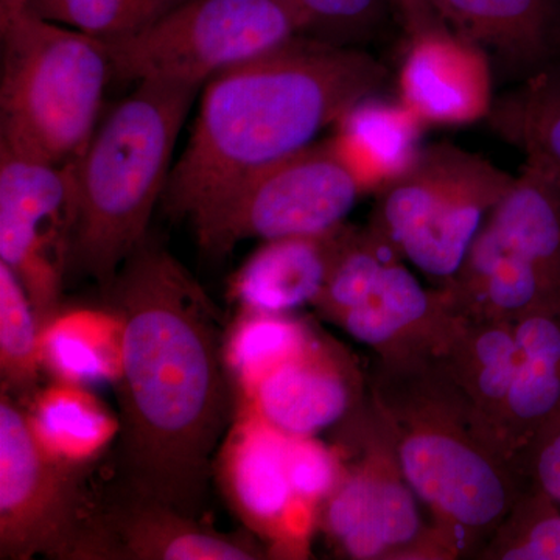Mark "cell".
Masks as SVG:
<instances>
[{
  "label": "cell",
  "mask_w": 560,
  "mask_h": 560,
  "mask_svg": "<svg viewBox=\"0 0 560 560\" xmlns=\"http://www.w3.org/2000/svg\"><path fill=\"white\" fill-rule=\"evenodd\" d=\"M289 440L248 407L228 431L213 474L232 511L278 552L294 555L307 540L316 508L294 495L289 475Z\"/></svg>",
  "instance_id": "7c38bea8"
},
{
  "label": "cell",
  "mask_w": 560,
  "mask_h": 560,
  "mask_svg": "<svg viewBox=\"0 0 560 560\" xmlns=\"http://www.w3.org/2000/svg\"><path fill=\"white\" fill-rule=\"evenodd\" d=\"M453 315L447 291L425 289L397 253L383 265L363 300L331 323L374 350L377 359H407L434 355Z\"/></svg>",
  "instance_id": "2e32d148"
},
{
  "label": "cell",
  "mask_w": 560,
  "mask_h": 560,
  "mask_svg": "<svg viewBox=\"0 0 560 560\" xmlns=\"http://www.w3.org/2000/svg\"><path fill=\"white\" fill-rule=\"evenodd\" d=\"M514 175L448 142L423 147L410 171L378 191L370 226L427 278L447 285Z\"/></svg>",
  "instance_id": "8992f818"
},
{
  "label": "cell",
  "mask_w": 560,
  "mask_h": 560,
  "mask_svg": "<svg viewBox=\"0 0 560 560\" xmlns=\"http://www.w3.org/2000/svg\"><path fill=\"white\" fill-rule=\"evenodd\" d=\"M370 411L448 559H477L525 486L475 427L469 401L434 355L377 359Z\"/></svg>",
  "instance_id": "3957f363"
},
{
  "label": "cell",
  "mask_w": 560,
  "mask_h": 560,
  "mask_svg": "<svg viewBox=\"0 0 560 560\" xmlns=\"http://www.w3.org/2000/svg\"><path fill=\"white\" fill-rule=\"evenodd\" d=\"M39 324L27 291L0 261V377L2 390L28 396L43 371Z\"/></svg>",
  "instance_id": "83f0119b"
},
{
  "label": "cell",
  "mask_w": 560,
  "mask_h": 560,
  "mask_svg": "<svg viewBox=\"0 0 560 560\" xmlns=\"http://www.w3.org/2000/svg\"><path fill=\"white\" fill-rule=\"evenodd\" d=\"M515 324L517 366L501 423V447L515 464L560 411V301L528 313Z\"/></svg>",
  "instance_id": "7402d4cb"
},
{
  "label": "cell",
  "mask_w": 560,
  "mask_h": 560,
  "mask_svg": "<svg viewBox=\"0 0 560 560\" xmlns=\"http://www.w3.org/2000/svg\"><path fill=\"white\" fill-rule=\"evenodd\" d=\"M307 22L308 36L340 44L368 35L377 27L386 0H293Z\"/></svg>",
  "instance_id": "4dcf8cb0"
},
{
  "label": "cell",
  "mask_w": 560,
  "mask_h": 560,
  "mask_svg": "<svg viewBox=\"0 0 560 560\" xmlns=\"http://www.w3.org/2000/svg\"><path fill=\"white\" fill-rule=\"evenodd\" d=\"M329 142L363 194H378L418 161L422 124L400 101L377 94L353 103L334 124Z\"/></svg>",
  "instance_id": "ffe728a7"
},
{
  "label": "cell",
  "mask_w": 560,
  "mask_h": 560,
  "mask_svg": "<svg viewBox=\"0 0 560 560\" xmlns=\"http://www.w3.org/2000/svg\"><path fill=\"white\" fill-rule=\"evenodd\" d=\"M515 467L523 481L560 504V411L518 453Z\"/></svg>",
  "instance_id": "d6a6232c"
},
{
  "label": "cell",
  "mask_w": 560,
  "mask_h": 560,
  "mask_svg": "<svg viewBox=\"0 0 560 560\" xmlns=\"http://www.w3.org/2000/svg\"><path fill=\"white\" fill-rule=\"evenodd\" d=\"M492 130L525 156L560 173V70L541 69L503 95L489 114Z\"/></svg>",
  "instance_id": "484cf974"
},
{
  "label": "cell",
  "mask_w": 560,
  "mask_h": 560,
  "mask_svg": "<svg viewBox=\"0 0 560 560\" xmlns=\"http://www.w3.org/2000/svg\"><path fill=\"white\" fill-rule=\"evenodd\" d=\"M442 289L456 311L510 323L560 301V282L512 253L486 226L455 278Z\"/></svg>",
  "instance_id": "44dd1931"
},
{
  "label": "cell",
  "mask_w": 560,
  "mask_h": 560,
  "mask_svg": "<svg viewBox=\"0 0 560 560\" xmlns=\"http://www.w3.org/2000/svg\"><path fill=\"white\" fill-rule=\"evenodd\" d=\"M75 226L73 162L0 147V261L27 291L39 329L60 313Z\"/></svg>",
  "instance_id": "30bf717a"
},
{
  "label": "cell",
  "mask_w": 560,
  "mask_h": 560,
  "mask_svg": "<svg viewBox=\"0 0 560 560\" xmlns=\"http://www.w3.org/2000/svg\"><path fill=\"white\" fill-rule=\"evenodd\" d=\"M77 467L51 458L11 394L0 396V559H80L92 517Z\"/></svg>",
  "instance_id": "8fae6325"
},
{
  "label": "cell",
  "mask_w": 560,
  "mask_h": 560,
  "mask_svg": "<svg viewBox=\"0 0 560 560\" xmlns=\"http://www.w3.org/2000/svg\"><path fill=\"white\" fill-rule=\"evenodd\" d=\"M245 401L283 433L315 436L352 418L363 405V381L345 349L315 335L304 352L270 372Z\"/></svg>",
  "instance_id": "9a60e30c"
},
{
  "label": "cell",
  "mask_w": 560,
  "mask_h": 560,
  "mask_svg": "<svg viewBox=\"0 0 560 560\" xmlns=\"http://www.w3.org/2000/svg\"><path fill=\"white\" fill-rule=\"evenodd\" d=\"M267 552L246 536H230L160 501L130 493L98 512L81 559L254 560Z\"/></svg>",
  "instance_id": "5bb4252c"
},
{
  "label": "cell",
  "mask_w": 560,
  "mask_h": 560,
  "mask_svg": "<svg viewBox=\"0 0 560 560\" xmlns=\"http://www.w3.org/2000/svg\"><path fill=\"white\" fill-rule=\"evenodd\" d=\"M477 559L560 560L558 501L525 482Z\"/></svg>",
  "instance_id": "f1b7e54d"
},
{
  "label": "cell",
  "mask_w": 560,
  "mask_h": 560,
  "mask_svg": "<svg viewBox=\"0 0 560 560\" xmlns=\"http://www.w3.org/2000/svg\"><path fill=\"white\" fill-rule=\"evenodd\" d=\"M361 429L359 459L342 467L320 504V529L334 550L353 560H451L370 410Z\"/></svg>",
  "instance_id": "9c48e42d"
},
{
  "label": "cell",
  "mask_w": 560,
  "mask_h": 560,
  "mask_svg": "<svg viewBox=\"0 0 560 560\" xmlns=\"http://www.w3.org/2000/svg\"><path fill=\"white\" fill-rule=\"evenodd\" d=\"M361 195L324 140L248 176L189 221L202 250L223 256L250 238L267 242L338 230Z\"/></svg>",
  "instance_id": "ba28073f"
},
{
  "label": "cell",
  "mask_w": 560,
  "mask_h": 560,
  "mask_svg": "<svg viewBox=\"0 0 560 560\" xmlns=\"http://www.w3.org/2000/svg\"><path fill=\"white\" fill-rule=\"evenodd\" d=\"M0 147L70 164L102 120L108 44L25 11L0 31Z\"/></svg>",
  "instance_id": "5b68a950"
},
{
  "label": "cell",
  "mask_w": 560,
  "mask_h": 560,
  "mask_svg": "<svg viewBox=\"0 0 560 560\" xmlns=\"http://www.w3.org/2000/svg\"><path fill=\"white\" fill-rule=\"evenodd\" d=\"M202 88L176 81H140L102 117L73 161L77 226L70 270L103 291L147 241L151 217L164 198L180 128Z\"/></svg>",
  "instance_id": "277c9868"
},
{
  "label": "cell",
  "mask_w": 560,
  "mask_h": 560,
  "mask_svg": "<svg viewBox=\"0 0 560 560\" xmlns=\"http://www.w3.org/2000/svg\"><path fill=\"white\" fill-rule=\"evenodd\" d=\"M304 36L307 22L293 0H184L143 31L105 43L114 79L205 88Z\"/></svg>",
  "instance_id": "52a82bcc"
},
{
  "label": "cell",
  "mask_w": 560,
  "mask_h": 560,
  "mask_svg": "<svg viewBox=\"0 0 560 560\" xmlns=\"http://www.w3.org/2000/svg\"><path fill=\"white\" fill-rule=\"evenodd\" d=\"M224 338V360L242 399L270 372L300 355L315 331L287 313L243 312Z\"/></svg>",
  "instance_id": "4316f807"
},
{
  "label": "cell",
  "mask_w": 560,
  "mask_h": 560,
  "mask_svg": "<svg viewBox=\"0 0 560 560\" xmlns=\"http://www.w3.org/2000/svg\"><path fill=\"white\" fill-rule=\"evenodd\" d=\"M453 311L451 329L434 357L469 401L482 440L508 459L501 447V423L517 366L515 324Z\"/></svg>",
  "instance_id": "e0dca14e"
},
{
  "label": "cell",
  "mask_w": 560,
  "mask_h": 560,
  "mask_svg": "<svg viewBox=\"0 0 560 560\" xmlns=\"http://www.w3.org/2000/svg\"><path fill=\"white\" fill-rule=\"evenodd\" d=\"M40 364L58 382L117 385L124 364L119 313L79 308L58 313L39 335Z\"/></svg>",
  "instance_id": "cb8c5ba5"
},
{
  "label": "cell",
  "mask_w": 560,
  "mask_h": 560,
  "mask_svg": "<svg viewBox=\"0 0 560 560\" xmlns=\"http://www.w3.org/2000/svg\"><path fill=\"white\" fill-rule=\"evenodd\" d=\"M28 0H0V31L27 11Z\"/></svg>",
  "instance_id": "e575fe53"
},
{
  "label": "cell",
  "mask_w": 560,
  "mask_h": 560,
  "mask_svg": "<svg viewBox=\"0 0 560 560\" xmlns=\"http://www.w3.org/2000/svg\"><path fill=\"white\" fill-rule=\"evenodd\" d=\"M408 38L399 101L425 127H466L489 117L495 101L488 51L444 24Z\"/></svg>",
  "instance_id": "4fadbf2b"
},
{
  "label": "cell",
  "mask_w": 560,
  "mask_h": 560,
  "mask_svg": "<svg viewBox=\"0 0 560 560\" xmlns=\"http://www.w3.org/2000/svg\"><path fill=\"white\" fill-rule=\"evenodd\" d=\"M485 226L512 253L560 282V173L526 156Z\"/></svg>",
  "instance_id": "603a6c76"
},
{
  "label": "cell",
  "mask_w": 560,
  "mask_h": 560,
  "mask_svg": "<svg viewBox=\"0 0 560 560\" xmlns=\"http://www.w3.org/2000/svg\"><path fill=\"white\" fill-rule=\"evenodd\" d=\"M386 79L371 55L311 36L213 77L173 165L165 210L189 220L248 176L311 147Z\"/></svg>",
  "instance_id": "7a4b0ae2"
},
{
  "label": "cell",
  "mask_w": 560,
  "mask_h": 560,
  "mask_svg": "<svg viewBox=\"0 0 560 560\" xmlns=\"http://www.w3.org/2000/svg\"><path fill=\"white\" fill-rule=\"evenodd\" d=\"M386 2L408 36L418 35L441 24L434 16L429 0H386Z\"/></svg>",
  "instance_id": "836d02e7"
},
{
  "label": "cell",
  "mask_w": 560,
  "mask_h": 560,
  "mask_svg": "<svg viewBox=\"0 0 560 560\" xmlns=\"http://www.w3.org/2000/svg\"><path fill=\"white\" fill-rule=\"evenodd\" d=\"M338 456L315 436H290L289 475L294 495L302 503L318 508L340 481Z\"/></svg>",
  "instance_id": "1f68e13d"
},
{
  "label": "cell",
  "mask_w": 560,
  "mask_h": 560,
  "mask_svg": "<svg viewBox=\"0 0 560 560\" xmlns=\"http://www.w3.org/2000/svg\"><path fill=\"white\" fill-rule=\"evenodd\" d=\"M346 226L261 243L232 276L231 296L242 312L289 313L313 305L329 278Z\"/></svg>",
  "instance_id": "d6986e66"
},
{
  "label": "cell",
  "mask_w": 560,
  "mask_h": 560,
  "mask_svg": "<svg viewBox=\"0 0 560 560\" xmlns=\"http://www.w3.org/2000/svg\"><path fill=\"white\" fill-rule=\"evenodd\" d=\"M24 411L44 452L70 467L101 456L120 433V418L77 383L55 381L38 390Z\"/></svg>",
  "instance_id": "d4e9b609"
},
{
  "label": "cell",
  "mask_w": 560,
  "mask_h": 560,
  "mask_svg": "<svg viewBox=\"0 0 560 560\" xmlns=\"http://www.w3.org/2000/svg\"><path fill=\"white\" fill-rule=\"evenodd\" d=\"M184 0H28L27 11L103 40L135 35Z\"/></svg>",
  "instance_id": "f546056e"
},
{
  "label": "cell",
  "mask_w": 560,
  "mask_h": 560,
  "mask_svg": "<svg viewBox=\"0 0 560 560\" xmlns=\"http://www.w3.org/2000/svg\"><path fill=\"white\" fill-rule=\"evenodd\" d=\"M459 36L518 69L550 68L560 54V0H429ZM534 72V73H536Z\"/></svg>",
  "instance_id": "ac0fdd59"
},
{
  "label": "cell",
  "mask_w": 560,
  "mask_h": 560,
  "mask_svg": "<svg viewBox=\"0 0 560 560\" xmlns=\"http://www.w3.org/2000/svg\"><path fill=\"white\" fill-rule=\"evenodd\" d=\"M105 294L124 320L117 388L125 481L130 493L198 518L234 405L220 313L149 238Z\"/></svg>",
  "instance_id": "6da1fadb"
}]
</instances>
